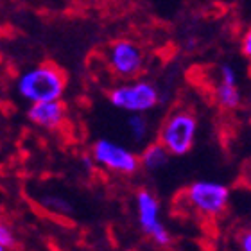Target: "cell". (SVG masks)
<instances>
[{
	"instance_id": "6da1fadb",
	"label": "cell",
	"mask_w": 251,
	"mask_h": 251,
	"mask_svg": "<svg viewBox=\"0 0 251 251\" xmlns=\"http://www.w3.org/2000/svg\"><path fill=\"white\" fill-rule=\"evenodd\" d=\"M16 90L32 104L58 102L65 92V75L52 63H42L22 74L16 81Z\"/></svg>"
},
{
	"instance_id": "7a4b0ae2",
	"label": "cell",
	"mask_w": 251,
	"mask_h": 251,
	"mask_svg": "<svg viewBox=\"0 0 251 251\" xmlns=\"http://www.w3.org/2000/svg\"><path fill=\"white\" fill-rule=\"evenodd\" d=\"M198 135V119L187 110L174 111L160 131V146L167 154L183 156L192 149Z\"/></svg>"
},
{
	"instance_id": "3957f363",
	"label": "cell",
	"mask_w": 251,
	"mask_h": 251,
	"mask_svg": "<svg viewBox=\"0 0 251 251\" xmlns=\"http://www.w3.org/2000/svg\"><path fill=\"white\" fill-rule=\"evenodd\" d=\"M111 104L119 110L129 111L131 115H140L144 111L152 110L160 100L156 86L147 81H135V83L119 84L110 92Z\"/></svg>"
},
{
	"instance_id": "277c9868",
	"label": "cell",
	"mask_w": 251,
	"mask_h": 251,
	"mask_svg": "<svg viewBox=\"0 0 251 251\" xmlns=\"http://www.w3.org/2000/svg\"><path fill=\"white\" fill-rule=\"evenodd\" d=\"M187 198L198 212L214 217L225 212L230 199V188L217 181H196L188 187Z\"/></svg>"
},
{
	"instance_id": "5b68a950",
	"label": "cell",
	"mask_w": 251,
	"mask_h": 251,
	"mask_svg": "<svg viewBox=\"0 0 251 251\" xmlns=\"http://www.w3.org/2000/svg\"><path fill=\"white\" fill-rule=\"evenodd\" d=\"M92 156H94L95 163H99L100 167L113 171V173L121 174H133L138 171V156L135 152L129 151L127 147L117 144V142L100 140L95 142L94 149H92Z\"/></svg>"
},
{
	"instance_id": "8992f818",
	"label": "cell",
	"mask_w": 251,
	"mask_h": 251,
	"mask_svg": "<svg viewBox=\"0 0 251 251\" xmlns=\"http://www.w3.org/2000/svg\"><path fill=\"white\" fill-rule=\"evenodd\" d=\"M136 210H138V223L152 241L160 246H167L171 242V233L160 221V203L149 190H140L136 194Z\"/></svg>"
},
{
	"instance_id": "52a82bcc",
	"label": "cell",
	"mask_w": 251,
	"mask_h": 251,
	"mask_svg": "<svg viewBox=\"0 0 251 251\" xmlns=\"http://www.w3.org/2000/svg\"><path fill=\"white\" fill-rule=\"evenodd\" d=\"M108 61L115 74L122 77H133L144 67V54L135 42L119 40V42L111 43L110 50H108Z\"/></svg>"
},
{
	"instance_id": "ba28073f",
	"label": "cell",
	"mask_w": 251,
	"mask_h": 251,
	"mask_svg": "<svg viewBox=\"0 0 251 251\" xmlns=\"http://www.w3.org/2000/svg\"><path fill=\"white\" fill-rule=\"evenodd\" d=\"M27 117L32 124L45 127V129H58L65 121V106L61 100L58 102H40L32 104L27 111Z\"/></svg>"
},
{
	"instance_id": "9c48e42d",
	"label": "cell",
	"mask_w": 251,
	"mask_h": 251,
	"mask_svg": "<svg viewBox=\"0 0 251 251\" xmlns=\"http://www.w3.org/2000/svg\"><path fill=\"white\" fill-rule=\"evenodd\" d=\"M169 162V154L160 144H151L146 147V151L142 152V158L138 160L140 165L147 169V171H160L165 167V163Z\"/></svg>"
},
{
	"instance_id": "30bf717a",
	"label": "cell",
	"mask_w": 251,
	"mask_h": 251,
	"mask_svg": "<svg viewBox=\"0 0 251 251\" xmlns=\"http://www.w3.org/2000/svg\"><path fill=\"white\" fill-rule=\"evenodd\" d=\"M217 100L221 102V106L225 108H237L241 104V92L237 86H230V84L221 83L217 86Z\"/></svg>"
},
{
	"instance_id": "8fae6325",
	"label": "cell",
	"mask_w": 251,
	"mask_h": 251,
	"mask_svg": "<svg viewBox=\"0 0 251 251\" xmlns=\"http://www.w3.org/2000/svg\"><path fill=\"white\" fill-rule=\"evenodd\" d=\"M42 203L45 208L58 215H65L72 212V204L68 203L67 199L59 198V196H45V198L42 199Z\"/></svg>"
},
{
	"instance_id": "7c38bea8",
	"label": "cell",
	"mask_w": 251,
	"mask_h": 251,
	"mask_svg": "<svg viewBox=\"0 0 251 251\" xmlns=\"http://www.w3.org/2000/svg\"><path fill=\"white\" fill-rule=\"evenodd\" d=\"M127 127H129L131 135L135 136V140H138V142L147 135V129H149L147 121L142 115H131L129 119H127Z\"/></svg>"
},
{
	"instance_id": "4fadbf2b",
	"label": "cell",
	"mask_w": 251,
	"mask_h": 251,
	"mask_svg": "<svg viewBox=\"0 0 251 251\" xmlns=\"http://www.w3.org/2000/svg\"><path fill=\"white\" fill-rule=\"evenodd\" d=\"M16 244V239H15V233L11 230L9 226H5L0 223V248L2 250H9Z\"/></svg>"
},
{
	"instance_id": "5bb4252c",
	"label": "cell",
	"mask_w": 251,
	"mask_h": 251,
	"mask_svg": "<svg viewBox=\"0 0 251 251\" xmlns=\"http://www.w3.org/2000/svg\"><path fill=\"white\" fill-rule=\"evenodd\" d=\"M221 83L230 84V86H237V72L235 68L230 65H223L221 67Z\"/></svg>"
},
{
	"instance_id": "9a60e30c",
	"label": "cell",
	"mask_w": 251,
	"mask_h": 251,
	"mask_svg": "<svg viewBox=\"0 0 251 251\" xmlns=\"http://www.w3.org/2000/svg\"><path fill=\"white\" fill-rule=\"evenodd\" d=\"M242 54L251 56V32H246L244 38H242Z\"/></svg>"
},
{
	"instance_id": "2e32d148",
	"label": "cell",
	"mask_w": 251,
	"mask_h": 251,
	"mask_svg": "<svg viewBox=\"0 0 251 251\" xmlns=\"http://www.w3.org/2000/svg\"><path fill=\"white\" fill-rule=\"evenodd\" d=\"M241 250L242 251H251V233H250V231L242 233V237H241Z\"/></svg>"
},
{
	"instance_id": "e0dca14e",
	"label": "cell",
	"mask_w": 251,
	"mask_h": 251,
	"mask_svg": "<svg viewBox=\"0 0 251 251\" xmlns=\"http://www.w3.org/2000/svg\"><path fill=\"white\" fill-rule=\"evenodd\" d=\"M0 251H4V250H2V248H0Z\"/></svg>"
}]
</instances>
